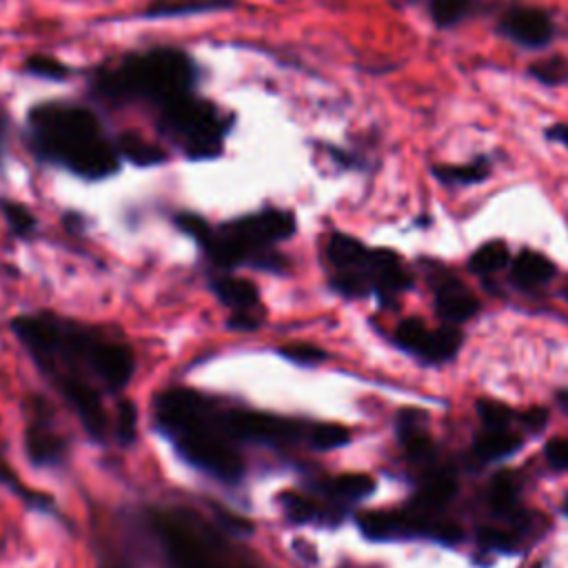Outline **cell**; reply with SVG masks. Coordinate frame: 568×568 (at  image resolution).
<instances>
[{"label": "cell", "instance_id": "6da1fadb", "mask_svg": "<svg viewBox=\"0 0 568 568\" xmlns=\"http://www.w3.org/2000/svg\"><path fill=\"white\" fill-rule=\"evenodd\" d=\"M11 331L84 430L98 442L115 437V422L104 399L120 395L131 382L133 348L111 331L49 311L13 317Z\"/></svg>", "mask_w": 568, "mask_h": 568}, {"label": "cell", "instance_id": "7a4b0ae2", "mask_svg": "<svg viewBox=\"0 0 568 568\" xmlns=\"http://www.w3.org/2000/svg\"><path fill=\"white\" fill-rule=\"evenodd\" d=\"M229 532L237 524H217L193 508L126 510L100 548V568H260Z\"/></svg>", "mask_w": 568, "mask_h": 568}, {"label": "cell", "instance_id": "3957f363", "mask_svg": "<svg viewBox=\"0 0 568 568\" xmlns=\"http://www.w3.org/2000/svg\"><path fill=\"white\" fill-rule=\"evenodd\" d=\"M204 67L184 47L151 44L106 58L84 75L93 106L140 109L151 118L200 91Z\"/></svg>", "mask_w": 568, "mask_h": 568}, {"label": "cell", "instance_id": "277c9868", "mask_svg": "<svg viewBox=\"0 0 568 568\" xmlns=\"http://www.w3.org/2000/svg\"><path fill=\"white\" fill-rule=\"evenodd\" d=\"M22 142L36 162L60 169L84 182H102L120 173L122 153L98 106L51 98L29 106Z\"/></svg>", "mask_w": 568, "mask_h": 568}, {"label": "cell", "instance_id": "5b68a950", "mask_svg": "<svg viewBox=\"0 0 568 568\" xmlns=\"http://www.w3.org/2000/svg\"><path fill=\"white\" fill-rule=\"evenodd\" d=\"M153 424L195 470L229 486L244 479V448L231 430L226 402L193 388H164L153 397Z\"/></svg>", "mask_w": 568, "mask_h": 568}, {"label": "cell", "instance_id": "8992f818", "mask_svg": "<svg viewBox=\"0 0 568 568\" xmlns=\"http://www.w3.org/2000/svg\"><path fill=\"white\" fill-rule=\"evenodd\" d=\"M173 224L200 246L213 271L251 266L282 273L286 268V257L277 246L297 231L295 213L282 206H262L217 224H211L193 211H178Z\"/></svg>", "mask_w": 568, "mask_h": 568}, {"label": "cell", "instance_id": "52a82bcc", "mask_svg": "<svg viewBox=\"0 0 568 568\" xmlns=\"http://www.w3.org/2000/svg\"><path fill=\"white\" fill-rule=\"evenodd\" d=\"M328 284L335 293L359 300L375 295L388 302L410 288L413 277L402 257L390 248H373L362 240L333 231L324 242Z\"/></svg>", "mask_w": 568, "mask_h": 568}, {"label": "cell", "instance_id": "ba28073f", "mask_svg": "<svg viewBox=\"0 0 568 568\" xmlns=\"http://www.w3.org/2000/svg\"><path fill=\"white\" fill-rule=\"evenodd\" d=\"M235 122V111L200 91L151 118L158 138L191 162L222 158Z\"/></svg>", "mask_w": 568, "mask_h": 568}, {"label": "cell", "instance_id": "9c48e42d", "mask_svg": "<svg viewBox=\"0 0 568 568\" xmlns=\"http://www.w3.org/2000/svg\"><path fill=\"white\" fill-rule=\"evenodd\" d=\"M375 493V479L366 473L322 475L297 488L284 490L277 501L293 524H339L351 506Z\"/></svg>", "mask_w": 568, "mask_h": 568}, {"label": "cell", "instance_id": "30bf717a", "mask_svg": "<svg viewBox=\"0 0 568 568\" xmlns=\"http://www.w3.org/2000/svg\"><path fill=\"white\" fill-rule=\"evenodd\" d=\"M209 286L224 308H229V326L235 331H253L262 324L264 306L260 300V288L231 271H211Z\"/></svg>", "mask_w": 568, "mask_h": 568}, {"label": "cell", "instance_id": "8fae6325", "mask_svg": "<svg viewBox=\"0 0 568 568\" xmlns=\"http://www.w3.org/2000/svg\"><path fill=\"white\" fill-rule=\"evenodd\" d=\"M495 29L501 38L528 51H541L555 40L552 16L535 4H508L499 13Z\"/></svg>", "mask_w": 568, "mask_h": 568}, {"label": "cell", "instance_id": "7c38bea8", "mask_svg": "<svg viewBox=\"0 0 568 568\" xmlns=\"http://www.w3.org/2000/svg\"><path fill=\"white\" fill-rule=\"evenodd\" d=\"M24 446L27 455L36 466L55 468L67 457V442L60 435V430L51 424V417L44 415V408L40 406V413H33L27 424L24 433Z\"/></svg>", "mask_w": 568, "mask_h": 568}, {"label": "cell", "instance_id": "4fadbf2b", "mask_svg": "<svg viewBox=\"0 0 568 568\" xmlns=\"http://www.w3.org/2000/svg\"><path fill=\"white\" fill-rule=\"evenodd\" d=\"M435 311L444 324H464L479 313V300L457 280L442 277L435 293Z\"/></svg>", "mask_w": 568, "mask_h": 568}, {"label": "cell", "instance_id": "5bb4252c", "mask_svg": "<svg viewBox=\"0 0 568 568\" xmlns=\"http://www.w3.org/2000/svg\"><path fill=\"white\" fill-rule=\"evenodd\" d=\"M240 7V0H151L142 11L140 20H160V18H184L200 13L233 11Z\"/></svg>", "mask_w": 568, "mask_h": 568}, {"label": "cell", "instance_id": "9a60e30c", "mask_svg": "<svg viewBox=\"0 0 568 568\" xmlns=\"http://www.w3.org/2000/svg\"><path fill=\"white\" fill-rule=\"evenodd\" d=\"M428 20L442 29H455L486 9V0H424Z\"/></svg>", "mask_w": 568, "mask_h": 568}, {"label": "cell", "instance_id": "2e32d148", "mask_svg": "<svg viewBox=\"0 0 568 568\" xmlns=\"http://www.w3.org/2000/svg\"><path fill=\"white\" fill-rule=\"evenodd\" d=\"M397 439L413 462H426L433 455V442L424 426V415L415 410H402L397 417Z\"/></svg>", "mask_w": 568, "mask_h": 568}, {"label": "cell", "instance_id": "e0dca14e", "mask_svg": "<svg viewBox=\"0 0 568 568\" xmlns=\"http://www.w3.org/2000/svg\"><path fill=\"white\" fill-rule=\"evenodd\" d=\"M115 138H118L122 160L135 166H158V164H164L169 158L166 149L160 142H151L133 129L118 131Z\"/></svg>", "mask_w": 568, "mask_h": 568}, {"label": "cell", "instance_id": "ac0fdd59", "mask_svg": "<svg viewBox=\"0 0 568 568\" xmlns=\"http://www.w3.org/2000/svg\"><path fill=\"white\" fill-rule=\"evenodd\" d=\"M455 493H457V481L453 475L433 473L419 484V488L410 501V510H415L419 515H424V513L428 515V513L442 508L446 501H450L455 497Z\"/></svg>", "mask_w": 568, "mask_h": 568}, {"label": "cell", "instance_id": "d6986e66", "mask_svg": "<svg viewBox=\"0 0 568 568\" xmlns=\"http://www.w3.org/2000/svg\"><path fill=\"white\" fill-rule=\"evenodd\" d=\"M555 264L539 251L524 248L513 262V280L524 288H537L555 277Z\"/></svg>", "mask_w": 568, "mask_h": 568}, {"label": "cell", "instance_id": "ffe728a7", "mask_svg": "<svg viewBox=\"0 0 568 568\" xmlns=\"http://www.w3.org/2000/svg\"><path fill=\"white\" fill-rule=\"evenodd\" d=\"M521 448V437L510 428H484L473 439V455L481 462H497L510 457Z\"/></svg>", "mask_w": 568, "mask_h": 568}, {"label": "cell", "instance_id": "44dd1931", "mask_svg": "<svg viewBox=\"0 0 568 568\" xmlns=\"http://www.w3.org/2000/svg\"><path fill=\"white\" fill-rule=\"evenodd\" d=\"M490 171H493V164L484 155H479L470 162H464V164H433L430 166L433 178L439 180L442 184H448V186L479 184V182L488 180Z\"/></svg>", "mask_w": 568, "mask_h": 568}, {"label": "cell", "instance_id": "7402d4cb", "mask_svg": "<svg viewBox=\"0 0 568 568\" xmlns=\"http://www.w3.org/2000/svg\"><path fill=\"white\" fill-rule=\"evenodd\" d=\"M488 506L497 517H519V484L510 473H499L488 486Z\"/></svg>", "mask_w": 568, "mask_h": 568}, {"label": "cell", "instance_id": "603a6c76", "mask_svg": "<svg viewBox=\"0 0 568 568\" xmlns=\"http://www.w3.org/2000/svg\"><path fill=\"white\" fill-rule=\"evenodd\" d=\"M462 344H464V335L459 326L442 324L439 328H430V337L422 355V362H428V364L450 362L459 353Z\"/></svg>", "mask_w": 568, "mask_h": 568}, {"label": "cell", "instance_id": "cb8c5ba5", "mask_svg": "<svg viewBox=\"0 0 568 568\" xmlns=\"http://www.w3.org/2000/svg\"><path fill=\"white\" fill-rule=\"evenodd\" d=\"M22 71L31 78L49 80V82H62V80H69L78 73V69H73L71 64H67L64 60H60L51 53H31V55H27L24 62H22Z\"/></svg>", "mask_w": 568, "mask_h": 568}, {"label": "cell", "instance_id": "d4e9b609", "mask_svg": "<svg viewBox=\"0 0 568 568\" xmlns=\"http://www.w3.org/2000/svg\"><path fill=\"white\" fill-rule=\"evenodd\" d=\"M508 260H510L508 244L504 240H490L473 251V255L468 257V268L477 275H488L504 268Z\"/></svg>", "mask_w": 568, "mask_h": 568}, {"label": "cell", "instance_id": "484cf974", "mask_svg": "<svg viewBox=\"0 0 568 568\" xmlns=\"http://www.w3.org/2000/svg\"><path fill=\"white\" fill-rule=\"evenodd\" d=\"M0 213H2V217H4V222H7V226H9V231H11V235H16V237H20V240H29V237L36 235V231H38V217L33 215V211H31L27 204H22V202H18V200H7V197H2V200H0Z\"/></svg>", "mask_w": 568, "mask_h": 568}, {"label": "cell", "instance_id": "4316f807", "mask_svg": "<svg viewBox=\"0 0 568 568\" xmlns=\"http://www.w3.org/2000/svg\"><path fill=\"white\" fill-rule=\"evenodd\" d=\"M428 335H430V328L419 317H406L397 324L393 339L399 348H404L406 353L422 359L424 348L428 344Z\"/></svg>", "mask_w": 568, "mask_h": 568}, {"label": "cell", "instance_id": "83f0119b", "mask_svg": "<svg viewBox=\"0 0 568 568\" xmlns=\"http://www.w3.org/2000/svg\"><path fill=\"white\" fill-rule=\"evenodd\" d=\"M528 75L544 87H561L568 82V60L564 55H546L528 64Z\"/></svg>", "mask_w": 568, "mask_h": 568}, {"label": "cell", "instance_id": "f1b7e54d", "mask_svg": "<svg viewBox=\"0 0 568 568\" xmlns=\"http://www.w3.org/2000/svg\"><path fill=\"white\" fill-rule=\"evenodd\" d=\"M477 415H479L484 428H510L513 419L517 417L506 404L495 402V399H479Z\"/></svg>", "mask_w": 568, "mask_h": 568}, {"label": "cell", "instance_id": "f546056e", "mask_svg": "<svg viewBox=\"0 0 568 568\" xmlns=\"http://www.w3.org/2000/svg\"><path fill=\"white\" fill-rule=\"evenodd\" d=\"M477 541L484 546V548H490V550H499V552H513L515 550V537L501 528H495V526H486L477 532Z\"/></svg>", "mask_w": 568, "mask_h": 568}, {"label": "cell", "instance_id": "4dcf8cb0", "mask_svg": "<svg viewBox=\"0 0 568 568\" xmlns=\"http://www.w3.org/2000/svg\"><path fill=\"white\" fill-rule=\"evenodd\" d=\"M280 355L295 364H302V366H315L317 362H322L326 357V353L322 348L308 346V344H288V346L280 348Z\"/></svg>", "mask_w": 568, "mask_h": 568}, {"label": "cell", "instance_id": "1f68e13d", "mask_svg": "<svg viewBox=\"0 0 568 568\" xmlns=\"http://www.w3.org/2000/svg\"><path fill=\"white\" fill-rule=\"evenodd\" d=\"M546 459L559 468V470H568V439L564 437H557V439H550L546 444Z\"/></svg>", "mask_w": 568, "mask_h": 568}, {"label": "cell", "instance_id": "d6a6232c", "mask_svg": "<svg viewBox=\"0 0 568 568\" xmlns=\"http://www.w3.org/2000/svg\"><path fill=\"white\" fill-rule=\"evenodd\" d=\"M517 419L526 426V430H530V433H539V430H544V428H546V424H548V410H546V408H541V406H535V408H530V410L521 413Z\"/></svg>", "mask_w": 568, "mask_h": 568}, {"label": "cell", "instance_id": "836d02e7", "mask_svg": "<svg viewBox=\"0 0 568 568\" xmlns=\"http://www.w3.org/2000/svg\"><path fill=\"white\" fill-rule=\"evenodd\" d=\"M544 138H546L550 144L564 146V149L568 151V122L548 124V126L544 129Z\"/></svg>", "mask_w": 568, "mask_h": 568}, {"label": "cell", "instance_id": "e575fe53", "mask_svg": "<svg viewBox=\"0 0 568 568\" xmlns=\"http://www.w3.org/2000/svg\"><path fill=\"white\" fill-rule=\"evenodd\" d=\"M9 131H11V115L7 113V109L0 106V166L9 149Z\"/></svg>", "mask_w": 568, "mask_h": 568}, {"label": "cell", "instance_id": "d590c367", "mask_svg": "<svg viewBox=\"0 0 568 568\" xmlns=\"http://www.w3.org/2000/svg\"><path fill=\"white\" fill-rule=\"evenodd\" d=\"M561 513H564V515H568V497H566V499H564V504H561Z\"/></svg>", "mask_w": 568, "mask_h": 568}, {"label": "cell", "instance_id": "8d00e7d4", "mask_svg": "<svg viewBox=\"0 0 568 568\" xmlns=\"http://www.w3.org/2000/svg\"><path fill=\"white\" fill-rule=\"evenodd\" d=\"M535 568H541V566H539V564H537V566H535Z\"/></svg>", "mask_w": 568, "mask_h": 568}, {"label": "cell", "instance_id": "74e56055", "mask_svg": "<svg viewBox=\"0 0 568 568\" xmlns=\"http://www.w3.org/2000/svg\"><path fill=\"white\" fill-rule=\"evenodd\" d=\"M564 397H566V399H568V393H566V395H564Z\"/></svg>", "mask_w": 568, "mask_h": 568}]
</instances>
